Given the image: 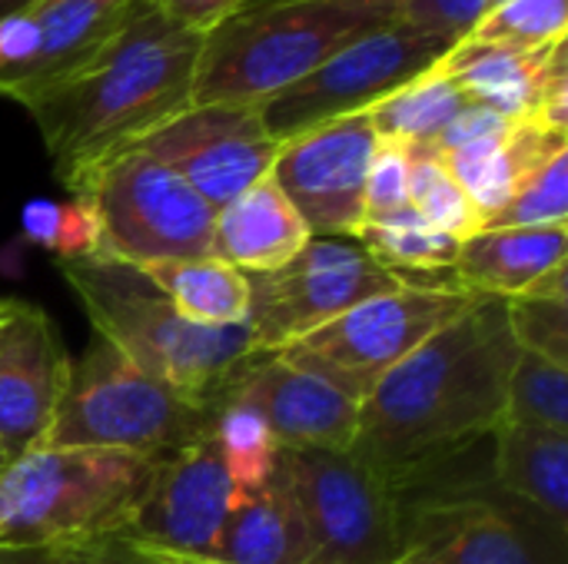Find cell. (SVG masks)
<instances>
[{
  "mask_svg": "<svg viewBox=\"0 0 568 564\" xmlns=\"http://www.w3.org/2000/svg\"><path fill=\"white\" fill-rule=\"evenodd\" d=\"M10 465V459H7V452H3V445H0V469H7Z\"/></svg>",
  "mask_w": 568,
  "mask_h": 564,
  "instance_id": "cell-46",
  "label": "cell"
},
{
  "mask_svg": "<svg viewBox=\"0 0 568 564\" xmlns=\"http://www.w3.org/2000/svg\"><path fill=\"white\" fill-rule=\"evenodd\" d=\"M486 7L489 0H406L403 20L456 47L483 20Z\"/></svg>",
  "mask_w": 568,
  "mask_h": 564,
  "instance_id": "cell-36",
  "label": "cell"
},
{
  "mask_svg": "<svg viewBox=\"0 0 568 564\" xmlns=\"http://www.w3.org/2000/svg\"><path fill=\"white\" fill-rule=\"evenodd\" d=\"M509 332L523 352L568 369V289L506 299Z\"/></svg>",
  "mask_w": 568,
  "mask_h": 564,
  "instance_id": "cell-33",
  "label": "cell"
},
{
  "mask_svg": "<svg viewBox=\"0 0 568 564\" xmlns=\"http://www.w3.org/2000/svg\"><path fill=\"white\" fill-rule=\"evenodd\" d=\"M230 392L260 409L283 449H336L349 452L359 432V406L329 382L283 362L276 352L253 356Z\"/></svg>",
  "mask_w": 568,
  "mask_h": 564,
  "instance_id": "cell-16",
  "label": "cell"
},
{
  "mask_svg": "<svg viewBox=\"0 0 568 564\" xmlns=\"http://www.w3.org/2000/svg\"><path fill=\"white\" fill-rule=\"evenodd\" d=\"M439 63L469 103L506 120H532L549 80L568 70V40L539 53L459 40Z\"/></svg>",
  "mask_w": 568,
  "mask_h": 564,
  "instance_id": "cell-20",
  "label": "cell"
},
{
  "mask_svg": "<svg viewBox=\"0 0 568 564\" xmlns=\"http://www.w3.org/2000/svg\"><path fill=\"white\" fill-rule=\"evenodd\" d=\"M216 406L183 396L97 339L70 362L67 386L33 449H103L166 462L210 432Z\"/></svg>",
  "mask_w": 568,
  "mask_h": 564,
  "instance_id": "cell-5",
  "label": "cell"
},
{
  "mask_svg": "<svg viewBox=\"0 0 568 564\" xmlns=\"http://www.w3.org/2000/svg\"><path fill=\"white\" fill-rule=\"evenodd\" d=\"M100 223L97 256L153 269L213 256L216 209L170 166L126 150L100 166L77 193Z\"/></svg>",
  "mask_w": 568,
  "mask_h": 564,
  "instance_id": "cell-8",
  "label": "cell"
},
{
  "mask_svg": "<svg viewBox=\"0 0 568 564\" xmlns=\"http://www.w3.org/2000/svg\"><path fill=\"white\" fill-rule=\"evenodd\" d=\"M409 206L439 233L469 239L483 229V216L466 189L446 170L433 143H409Z\"/></svg>",
  "mask_w": 568,
  "mask_h": 564,
  "instance_id": "cell-29",
  "label": "cell"
},
{
  "mask_svg": "<svg viewBox=\"0 0 568 564\" xmlns=\"http://www.w3.org/2000/svg\"><path fill=\"white\" fill-rule=\"evenodd\" d=\"M146 3L156 13H163L170 23L206 40L216 27H223L230 17H236L246 0H146Z\"/></svg>",
  "mask_w": 568,
  "mask_h": 564,
  "instance_id": "cell-38",
  "label": "cell"
},
{
  "mask_svg": "<svg viewBox=\"0 0 568 564\" xmlns=\"http://www.w3.org/2000/svg\"><path fill=\"white\" fill-rule=\"evenodd\" d=\"M67 372L70 359L50 316L13 299L10 319L0 329V445L10 462L30 452L47 432Z\"/></svg>",
  "mask_w": 568,
  "mask_h": 564,
  "instance_id": "cell-15",
  "label": "cell"
},
{
  "mask_svg": "<svg viewBox=\"0 0 568 564\" xmlns=\"http://www.w3.org/2000/svg\"><path fill=\"white\" fill-rule=\"evenodd\" d=\"M236 509L233 482L213 432L160 462L153 485L123 529L133 542L176 564H210Z\"/></svg>",
  "mask_w": 568,
  "mask_h": 564,
  "instance_id": "cell-14",
  "label": "cell"
},
{
  "mask_svg": "<svg viewBox=\"0 0 568 564\" xmlns=\"http://www.w3.org/2000/svg\"><path fill=\"white\" fill-rule=\"evenodd\" d=\"M466 502L443 509V522L426 542L446 564H566V529L519 505Z\"/></svg>",
  "mask_w": 568,
  "mask_h": 564,
  "instance_id": "cell-17",
  "label": "cell"
},
{
  "mask_svg": "<svg viewBox=\"0 0 568 564\" xmlns=\"http://www.w3.org/2000/svg\"><path fill=\"white\" fill-rule=\"evenodd\" d=\"M489 435L503 495L568 532V435L516 422H499Z\"/></svg>",
  "mask_w": 568,
  "mask_h": 564,
  "instance_id": "cell-24",
  "label": "cell"
},
{
  "mask_svg": "<svg viewBox=\"0 0 568 564\" xmlns=\"http://www.w3.org/2000/svg\"><path fill=\"white\" fill-rule=\"evenodd\" d=\"M133 150L183 176L213 209L270 176L280 143L266 133L260 106L193 103Z\"/></svg>",
  "mask_w": 568,
  "mask_h": 564,
  "instance_id": "cell-12",
  "label": "cell"
},
{
  "mask_svg": "<svg viewBox=\"0 0 568 564\" xmlns=\"http://www.w3.org/2000/svg\"><path fill=\"white\" fill-rule=\"evenodd\" d=\"M568 226L479 229L459 243L453 279L473 296L516 299L566 266Z\"/></svg>",
  "mask_w": 568,
  "mask_h": 564,
  "instance_id": "cell-22",
  "label": "cell"
},
{
  "mask_svg": "<svg viewBox=\"0 0 568 564\" xmlns=\"http://www.w3.org/2000/svg\"><path fill=\"white\" fill-rule=\"evenodd\" d=\"M0 564H60V548L0 542Z\"/></svg>",
  "mask_w": 568,
  "mask_h": 564,
  "instance_id": "cell-41",
  "label": "cell"
},
{
  "mask_svg": "<svg viewBox=\"0 0 568 564\" xmlns=\"http://www.w3.org/2000/svg\"><path fill=\"white\" fill-rule=\"evenodd\" d=\"M156 469L103 449H30L0 469V542L67 548L123 532Z\"/></svg>",
  "mask_w": 568,
  "mask_h": 564,
  "instance_id": "cell-6",
  "label": "cell"
},
{
  "mask_svg": "<svg viewBox=\"0 0 568 564\" xmlns=\"http://www.w3.org/2000/svg\"><path fill=\"white\" fill-rule=\"evenodd\" d=\"M170 299V306L193 326L230 329L250 319V276L216 256L166 263L143 269Z\"/></svg>",
  "mask_w": 568,
  "mask_h": 564,
  "instance_id": "cell-25",
  "label": "cell"
},
{
  "mask_svg": "<svg viewBox=\"0 0 568 564\" xmlns=\"http://www.w3.org/2000/svg\"><path fill=\"white\" fill-rule=\"evenodd\" d=\"M270 3H280V0H246L240 13H246V10H260V7H270Z\"/></svg>",
  "mask_w": 568,
  "mask_h": 564,
  "instance_id": "cell-45",
  "label": "cell"
},
{
  "mask_svg": "<svg viewBox=\"0 0 568 564\" xmlns=\"http://www.w3.org/2000/svg\"><path fill=\"white\" fill-rule=\"evenodd\" d=\"M568 226V150L556 153L483 229Z\"/></svg>",
  "mask_w": 568,
  "mask_h": 564,
  "instance_id": "cell-34",
  "label": "cell"
},
{
  "mask_svg": "<svg viewBox=\"0 0 568 564\" xmlns=\"http://www.w3.org/2000/svg\"><path fill=\"white\" fill-rule=\"evenodd\" d=\"M516 359L506 299L479 296L366 396L349 452L399 492L409 475L503 422Z\"/></svg>",
  "mask_w": 568,
  "mask_h": 564,
  "instance_id": "cell-1",
  "label": "cell"
},
{
  "mask_svg": "<svg viewBox=\"0 0 568 564\" xmlns=\"http://www.w3.org/2000/svg\"><path fill=\"white\" fill-rule=\"evenodd\" d=\"M140 3L143 0H40L37 7L23 10L33 17L40 43L23 66L0 76V96L20 103L63 76L93 50H100Z\"/></svg>",
  "mask_w": 568,
  "mask_h": 564,
  "instance_id": "cell-18",
  "label": "cell"
},
{
  "mask_svg": "<svg viewBox=\"0 0 568 564\" xmlns=\"http://www.w3.org/2000/svg\"><path fill=\"white\" fill-rule=\"evenodd\" d=\"M409 206V143L376 140L366 173V219Z\"/></svg>",
  "mask_w": 568,
  "mask_h": 564,
  "instance_id": "cell-35",
  "label": "cell"
},
{
  "mask_svg": "<svg viewBox=\"0 0 568 564\" xmlns=\"http://www.w3.org/2000/svg\"><path fill=\"white\" fill-rule=\"evenodd\" d=\"M389 564H446L443 562V555L433 548V545H426V542H409V548L396 558V562Z\"/></svg>",
  "mask_w": 568,
  "mask_h": 564,
  "instance_id": "cell-42",
  "label": "cell"
},
{
  "mask_svg": "<svg viewBox=\"0 0 568 564\" xmlns=\"http://www.w3.org/2000/svg\"><path fill=\"white\" fill-rule=\"evenodd\" d=\"M376 140L363 110L280 143L270 176L313 236L356 239L366 223V173Z\"/></svg>",
  "mask_w": 568,
  "mask_h": 564,
  "instance_id": "cell-13",
  "label": "cell"
},
{
  "mask_svg": "<svg viewBox=\"0 0 568 564\" xmlns=\"http://www.w3.org/2000/svg\"><path fill=\"white\" fill-rule=\"evenodd\" d=\"M356 239L369 249V256H376L386 269L399 276H406V269L409 273L453 269L459 256V239L429 226L413 206H403L379 219H366Z\"/></svg>",
  "mask_w": 568,
  "mask_h": 564,
  "instance_id": "cell-28",
  "label": "cell"
},
{
  "mask_svg": "<svg viewBox=\"0 0 568 564\" xmlns=\"http://www.w3.org/2000/svg\"><path fill=\"white\" fill-rule=\"evenodd\" d=\"M568 0H509L489 13L463 37L489 47H506L519 53H539L566 40Z\"/></svg>",
  "mask_w": 568,
  "mask_h": 564,
  "instance_id": "cell-31",
  "label": "cell"
},
{
  "mask_svg": "<svg viewBox=\"0 0 568 564\" xmlns=\"http://www.w3.org/2000/svg\"><path fill=\"white\" fill-rule=\"evenodd\" d=\"M210 564H310V535L283 455L273 482L233 509Z\"/></svg>",
  "mask_w": 568,
  "mask_h": 564,
  "instance_id": "cell-23",
  "label": "cell"
},
{
  "mask_svg": "<svg viewBox=\"0 0 568 564\" xmlns=\"http://www.w3.org/2000/svg\"><path fill=\"white\" fill-rule=\"evenodd\" d=\"M406 0H280L230 17L203 40L193 103L260 106L320 63L403 20Z\"/></svg>",
  "mask_w": 568,
  "mask_h": 564,
  "instance_id": "cell-4",
  "label": "cell"
},
{
  "mask_svg": "<svg viewBox=\"0 0 568 564\" xmlns=\"http://www.w3.org/2000/svg\"><path fill=\"white\" fill-rule=\"evenodd\" d=\"M20 229L27 243L53 253L63 259L97 256L100 249V223L90 206V199L73 196L67 203L53 199H30L20 213Z\"/></svg>",
  "mask_w": 568,
  "mask_h": 564,
  "instance_id": "cell-32",
  "label": "cell"
},
{
  "mask_svg": "<svg viewBox=\"0 0 568 564\" xmlns=\"http://www.w3.org/2000/svg\"><path fill=\"white\" fill-rule=\"evenodd\" d=\"M200 53L203 37L143 0L100 50L20 100L57 180L77 196L100 166L193 106Z\"/></svg>",
  "mask_w": 568,
  "mask_h": 564,
  "instance_id": "cell-2",
  "label": "cell"
},
{
  "mask_svg": "<svg viewBox=\"0 0 568 564\" xmlns=\"http://www.w3.org/2000/svg\"><path fill=\"white\" fill-rule=\"evenodd\" d=\"M310 535V564H389L409 548L396 492L356 455L283 449Z\"/></svg>",
  "mask_w": 568,
  "mask_h": 564,
  "instance_id": "cell-9",
  "label": "cell"
},
{
  "mask_svg": "<svg viewBox=\"0 0 568 564\" xmlns=\"http://www.w3.org/2000/svg\"><path fill=\"white\" fill-rule=\"evenodd\" d=\"M60 276L80 299L97 339L190 399L216 406L240 369L260 356L250 322L230 329L193 326L136 266L80 256L63 259Z\"/></svg>",
  "mask_w": 568,
  "mask_h": 564,
  "instance_id": "cell-3",
  "label": "cell"
},
{
  "mask_svg": "<svg viewBox=\"0 0 568 564\" xmlns=\"http://www.w3.org/2000/svg\"><path fill=\"white\" fill-rule=\"evenodd\" d=\"M469 106L466 93L443 70V63L429 66L416 80L403 83L379 103H373L369 123L379 140L396 143H436L443 130Z\"/></svg>",
  "mask_w": 568,
  "mask_h": 564,
  "instance_id": "cell-26",
  "label": "cell"
},
{
  "mask_svg": "<svg viewBox=\"0 0 568 564\" xmlns=\"http://www.w3.org/2000/svg\"><path fill=\"white\" fill-rule=\"evenodd\" d=\"M10 306H13V299H0V329H3L7 319H10Z\"/></svg>",
  "mask_w": 568,
  "mask_h": 564,
  "instance_id": "cell-44",
  "label": "cell"
},
{
  "mask_svg": "<svg viewBox=\"0 0 568 564\" xmlns=\"http://www.w3.org/2000/svg\"><path fill=\"white\" fill-rule=\"evenodd\" d=\"M503 422L549 429L568 435V369L542 356L523 352L513 366L506 386V412Z\"/></svg>",
  "mask_w": 568,
  "mask_h": 564,
  "instance_id": "cell-30",
  "label": "cell"
},
{
  "mask_svg": "<svg viewBox=\"0 0 568 564\" xmlns=\"http://www.w3.org/2000/svg\"><path fill=\"white\" fill-rule=\"evenodd\" d=\"M562 150H568V133H556L536 120H513L506 133L439 156L486 226V219H493Z\"/></svg>",
  "mask_w": 568,
  "mask_h": 564,
  "instance_id": "cell-19",
  "label": "cell"
},
{
  "mask_svg": "<svg viewBox=\"0 0 568 564\" xmlns=\"http://www.w3.org/2000/svg\"><path fill=\"white\" fill-rule=\"evenodd\" d=\"M60 564H176L156 552H150L146 545L133 542L123 532L113 535H100L90 542H77L60 548Z\"/></svg>",
  "mask_w": 568,
  "mask_h": 564,
  "instance_id": "cell-37",
  "label": "cell"
},
{
  "mask_svg": "<svg viewBox=\"0 0 568 564\" xmlns=\"http://www.w3.org/2000/svg\"><path fill=\"white\" fill-rule=\"evenodd\" d=\"M449 50L453 43L443 37L396 20L349 43L313 73L260 103L263 126L276 143H283L320 123L363 113L403 83L436 66Z\"/></svg>",
  "mask_w": 568,
  "mask_h": 564,
  "instance_id": "cell-10",
  "label": "cell"
},
{
  "mask_svg": "<svg viewBox=\"0 0 568 564\" xmlns=\"http://www.w3.org/2000/svg\"><path fill=\"white\" fill-rule=\"evenodd\" d=\"M509 123H513V120H506V116H499V113H493V110H486V106L469 103V106L443 130V136H439L433 146H436L439 153H449V150H459V146H466V143L499 136V133L509 130Z\"/></svg>",
  "mask_w": 568,
  "mask_h": 564,
  "instance_id": "cell-39",
  "label": "cell"
},
{
  "mask_svg": "<svg viewBox=\"0 0 568 564\" xmlns=\"http://www.w3.org/2000/svg\"><path fill=\"white\" fill-rule=\"evenodd\" d=\"M40 43V30L30 13L0 17V76L23 66Z\"/></svg>",
  "mask_w": 568,
  "mask_h": 564,
  "instance_id": "cell-40",
  "label": "cell"
},
{
  "mask_svg": "<svg viewBox=\"0 0 568 564\" xmlns=\"http://www.w3.org/2000/svg\"><path fill=\"white\" fill-rule=\"evenodd\" d=\"M40 0H0V17H13V13H23L30 7H37Z\"/></svg>",
  "mask_w": 568,
  "mask_h": 564,
  "instance_id": "cell-43",
  "label": "cell"
},
{
  "mask_svg": "<svg viewBox=\"0 0 568 564\" xmlns=\"http://www.w3.org/2000/svg\"><path fill=\"white\" fill-rule=\"evenodd\" d=\"M310 239V226L273 183V176L216 209L213 219V256L246 276L276 273L296 253H303Z\"/></svg>",
  "mask_w": 568,
  "mask_h": 564,
  "instance_id": "cell-21",
  "label": "cell"
},
{
  "mask_svg": "<svg viewBox=\"0 0 568 564\" xmlns=\"http://www.w3.org/2000/svg\"><path fill=\"white\" fill-rule=\"evenodd\" d=\"M476 299L479 296L463 289L456 279L406 283L393 293L363 299L276 356L363 406L383 376H389L443 326L459 319Z\"/></svg>",
  "mask_w": 568,
  "mask_h": 564,
  "instance_id": "cell-7",
  "label": "cell"
},
{
  "mask_svg": "<svg viewBox=\"0 0 568 564\" xmlns=\"http://www.w3.org/2000/svg\"><path fill=\"white\" fill-rule=\"evenodd\" d=\"M409 279L386 269L359 239L313 236L303 253L266 276H250V329L260 352H280L363 299Z\"/></svg>",
  "mask_w": 568,
  "mask_h": 564,
  "instance_id": "cell-11",
  "label": "cell"
},
{
  "mask_svg": "<svg viewBox=\"0 0 568 564\" xmlns=\"http://www.w3.org/2000/svg\"><path fill=\"white\" fill-rule=\"evenodd\" d=\"M210 432L216 439L226 475L233 482L236 505L260 495L273 482L280 469V455H283V445L273 439L260 409L226 389L216 402Z\"/></svg>",
  "mask_w": 568,
  "mask_h": 564,
  "instance_id": "cell-27",
  "label": "cell"
}]
</instances>
